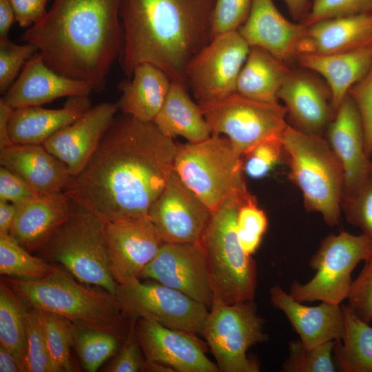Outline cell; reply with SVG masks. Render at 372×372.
<instances>
[{
    "mask_svg": "<svg viewBox=\"0 0 372 372\" xmlns=\"http://www.w3.org/2000/svg\"><path fill=\"white\" fill-rule=\"evenodd\" d=\"M141 279L158 282L211 307L214 292L200 244L164 242Z\"/></svg>",
    "mask_w": 372,
    "mask_h": 372,
    "instance_id": "15",
    "label": "cell"
},
{
    "mask_svg": "<svg viewBox=\"0 0 372 372\" xmlns=\"http://www.w3.org/2000/svg\"><path fill=\"white\" fill-rule=\"evenodd\" d=\"M16 207L10 234L30 252L39 251L73 209L63 192L39 194Z\"/></svg>",
    "mask_w": 372,
    "mask_h": 372,
    "instance_id": "24",
    "label": "cell"
},
{
    "mask_svg": "<svg viewBox=\"0 0 372 372\" xmlns=\"http://www.w3.org/2000/svg\"><path fill=\"white\" fill-rule=\"evenodd\" d=\"M296 60L325 79L335 112L351 88L371 68L372 46L327 54H301Z\"/></svg>",
    "mask_w": 372,
    "mask_h": 372,
    "instance_id": "28",
    "label": "cell"
},
{
    "mask_svg": "<svg viewBox=\"0 0 372 372\" xmlns=\"http://www.w3.org/2000/svg\"><path fill=\"white\" fill-rule=\"evenodd\" d=\"M294 127L320 135L335 115L329 90L305 72H292L278 93Z\"/></svg>",
    "mask_w": 372,
    "mask_h": 372,
    "instance_id": "22",
    "label": "cell"
},
{
    "mask_svg": "<svg viewBox=\"0 0 372 372\" xmlns=\"http://www.w3.org/2000/svg\"><path fill=\"white\" fill-rule=\"evenodd\" d=\"M0 163L39 194L63 192L71 177L68 167L43 145L12 143L0 149Z\"/></svg>",
    "mask_w": 372,
    "mask_h": 372,
    "instance_id": "26",
    "label": "cell"
},
{
    "mask_svg": "<svg viewBox=\"0 0 372 372\" xmlns=\"http://www.w3.org/2000/svg\"><path fill=\"white\" fill-rule=\"evenodd\" d=\"M38 195L19 175L1 165L0 200L18 205Z\"/></svg>",
    "mask_w": 372,
    "mask_h": 372,
    "instance_id": "48",
    "label": "cell"
},
{
    "mask_svg": "<svg viewBox=\"0 0 372 372\" xmlns=\"http://www.w3.org/2000/svg\"><path fill=\"white\" fill-rule=\"evenodd\" d=\"M147 360L134 331V323H130V329L115 357L103 371H145Z\"/></svg>",
    "mask_w": 372,
    "mask_h": 372,
    "instance_id": "46",
    "label": "cell"
},
{
    "mask_svg": "<svg viewBox=\"0 0 372 372\" xmlns=\"http://www.w3.org/2000/svg\"><path fill=\"white\" fill-rule=\"evenodd\" d=\"M28 304L2 279L0 282V345L17 358L26 372L25 313Z\"/></svg>",
    "mask_w": 372,
    "mask_h": 372,
    "instance_id": "33",
    "label": "cell"
},
{
    "mask_svg": "<svg viewBox=\"0 0 372 372\" xmlns=\"http://www.w3.org/2000/svg\"><path fill=\"white\" fill-rule=\"evenodd\" d=\"M327 128V141L343 169V195L349 194L372 175V170L360 115L349 94Z\"/></svg>",
    "mask_w": 372,
    "mask_h": 372,
    "instance_id": "19",
    "label": "cell"
},
{
    "mask_svg": "<svg viewBox=\"0 0 372 372\" xmlns=\"http://www.w3.org/2000/svg\"><path fill=\"white\" fill-rule=\"evenodd\" d=\"M371 170H372V155L371 156Z\"/></svg>",
    "mask_w": 372,
    "mask_h": 372,
    "instance_id": "55",
    "label": "cell"
},
{
    "mask_svg": "<svg viewBox=\"0 0 372 372\" xmlns=\"http://www.w3.org/2000/svg\"><path fill=\"white\" fill-rule=\"evenodd\" d=\"M250 194L232 196L216 209L200 241L214 299L227 304L253 300L256 292V265L242 250L236 232L238 208Z\"/></svg>",
    "mask_w": 372,
    "mask_h": 372,
    "instance_id": "6",
    "label": "cell"
},
{
    "mask_svg": "<svg viewBox=\"0 0 372 372\" xmlns=\"http://www.w3.org/2000/svg\"><path fill=\"white\" fill-rule=\"evenodd\" d=\"M341 208L347 220L372 240V175L354 191L343 195Z\"/></svg>",
    "mask_w": 372,
    "mask_h": 372,
    "instance_id": "40",
    "label": "cell"
},
{
    "mask_svg": "<svg viewBox=\"0 0 372 372\" xmlns=\"http://www.w3.org/2000/svg\"><path fill=\"white\" fill-rule=\"evenodd\" d=\"M211 213L173 171L149 218L164 242L200 244Z\"/></svg>",
    "mask_w": 372,
    "mask_h": 372,
    "instance_id": "14",
    "label": "cell"
},
{
    "mask_svg": "<svg viewBox=\"0 0 372 372\" xmlns=\"http://www.w3.org/2000/svg\"><path fill=\"white\" fill-rule=\"evenodd\" d=\"M371 256L372 240L366 235L344 231L331 234L311 258L315 276L304 284L293 282L289 294L300 302L320 300L341 304L349 296L352 271L360 262Z\"/></svg>",
    "mask_w": 372,
    "mask_h": 372,
    "instance_id": "10",
    "label": "cell"
},
{
    "mask_svg": "<svg viewBox=\"0 0 372 372\" xmlns=\"http://www.w3.org/2000/svg\"><path fill=\"white\" fill-rule=\"evenodd\" d=\"M372 46V12L322 20L306 25L298 55L327 54Z\"/></svg>",
    "mask_w": 372,
    "mask_h": 372,
    "instance_id": "25",
    "label": "cell"
},
{
    "mask_svg": "<svg viewBox=\"0 0 372 372\" xmlns=\"http://www.w3.org/2000/svg\"><path fill=\"white\" fill-rule=\"evenodd\" d=\"M91 107L89 96H76L69 97L59 109H45L41 106L15 108L9 121L10 138L13 143L43 145Z\"/></svg>",
    "mask_w": 372,
    "mask_h": 372,
    "instance_id": "27",
    "label": "cell"
},
{
    "mask_svg": "<svg viewBox=\"0 0 372 372\" xmlns=\"http://www.w3.org/2000/svg\"><path fill=\"white\" fill-rule=\"evenodd\" d=\"M177 145L154 122L122 113L63 192L105 222L149 218L174 171Z\"/></svg>",
    "mask_w": 372,
    "mask_h": 372,
    "instance_id": "1",
    "label": "cell"
},
{
    "mask_svg": "<svg viewBox=\"0 0 372 372\" xmlns=\"http://www.w3.org/2000/svg\"><path fill=\"white\" fill-rule=\"evenodd\" d=\"M290 13L295 19H302L307 17L311 8L309 0H283Z\"/></svg>",
    "mask_w": 372,
    "mask_h": 372,
    "instance_id": "54",
    "label": "cell"
},
{
    "mask_svg": "<svg viewBox=\"0 0 372 372\" xmlns=\"http://www.w3.org/2000/svg\"><path fill=\"white\" fill-rule=\"evenodd\" d=\"M127 331L80 327L74 324L73 347L84 371L95 372L115 355Z\"/></svg>",
    "mask_w": 372,
    "mask_h": 372,
    "instance_id": "34",
    "label": "cell"
},
{
    "mask_svg": "<svg viewBox=\"0 0 372 372\" xmlns=\"http://www.w3.org/2000/svg\"><path fill=\"white\" fill-rule=\"evenodd\" d=\"M172 81L158 67L149 63L138 65L130 78L118 85L121 92L117 102L123 114L153 122L161 110Z\"/></svg>",
    "mask_w": 372,
    "mask_h": 372,
    "instance_id": "29",
    "label": "cell"
},
{
    "mask_svg": "<svg viewBox=\"0 0 372 372\" xmlns=\"http://www.w3.org/2000/svg\"><path fill=\"white\" fill-rule=\"evenodd\" d=\"M284 155L281 138L261 142L244 156L243 170L250 178L258 179L267 176Z\"/></svg>",
    "mask_w": 372,
    "mask_h": 372,
    "instance_id": "43",
    "label": "cell"
},
{
    "mask_svg": "<svg viewBox=\"0 0 372 372\" xmlns=\"http://www.w3.org/2000/svg\"><path fill=\"white\" fill-rule=\"evenodd\" d=\"M344 333L335 340L333 360L342 372H372V327L342 304Z\"/></svg>",
    "mask_w": 372,
    "mask_h": 372,
    "instance_id": "32",
    "label": "cell"
},
{
    "mask_svg": "<svg viewBox=\"0 0 372 372\" xmlns=\"http://www.w3.org/2000/svg\"><path fill=\"white\" fill-rule=\"evenodd\" d=\"M201 335L220 372L260 371L259 364L247 355V351L268 338L253 300L227 304L214 298Z\"/></svg>",
    "mask_w": 372,
    "mask_h": 372,
    "instance_id": "9",
    "label": "cell"
},
{
    "mask_svg": "<svg viewBox=\"0 0 372 372\" xmlns=\"http://www.w3.org/2000/svg\"><path fill=\"white\" fill-rule=\"evenodd\" d=\"M211 134H223L244 156L258 143L281 138L289 124L279 102L251 99L238 92L219 101L198 103Z\"/></svg>",
    "mask_w": 372,
    "mask_h": 372,
    "instance_id": "11",
    "label": "cell"
},
{
    "mask_svg": "<svg viewBox=\"0 0 372 372\" xmlns=\"http://www.w3.org/2000/svg\"><path fill=\"white\" fill-rule=\"evenodd\" d=\"M346 306L362 321L370 324L372 321V256L358 276L352 281Z\"/></svg>",
    "mask_w": 372,
    "mask_h": 372,
    "instance_id": "45",
    "label": "cell"
},
{
    "mask_svg": "<svg viewBox=\"0 0 372 372\" xmlns=\"http://www.w3.org/2000/svg\"><path fill=\"white\" fill-rule=\"evenodd\" d=\"M291 70L287 63L267 50L250 47L239 74L236 92L247 98L278 102V93Z\"/></svg>",
    "mask_w": 372,
    "mask_h": 372,
    "instance_id": "31",
    "label": "cell"
},
{
    "mask_svg": "<svg viewBox=\"0 0 372 372\" xmlns=\"http://www.w3.org/2000/svg\"><path fill=\"white\" fill-rule=\"evenodd\" d=\"M306 25L285 19L272 0H251L249 14L238 32L250 47H258L285 63L296 60Z\"/></svg>",
    "mask_w": 372,
    "mask_h": 372,
    "instance_id": "21",
    "label": "cell"
},
{
    "mask_svg": "<svg viewBox=\"0 0 372 372\" xmlns=\"http://www.w3.org/2000/svg\"><path fill=\"white\" fill-rule=\"evenodd\" d=\"M32 44H17L9 38L0 39V92L5 94L28 61L37 52Z\"/></svg>",
    "mask_w": 372,
    "mask_h": 372,
    "instance_id": "41",
    "label": "cell"
},
{
    "mask_svg": "<svg viewBox=\"0 0 372 372\" xmlns=\"http://www.w3.org/2000/svg\"><path fill=\"white\" fill-rule=\"evenodd\" d=\"M268 226L264 211L250 194L240 205L236 218V232L240 245L249 256L256 252Z\"/></svg>",
    "mask_w": 372,
    "mask_h": 372,
    "instance_id": "39",
    "label": "cell"
},
{
    "mask_svg": "<svg viewBox=\"0 0 372 372\" xmlns=\"http://www.w3.org/2000/svg\"><path fill=\"white\" fill-rule=\"evenodd\" d=\"M215 0H121L123 40L118 57L130 78L143 63L185 85L191 59L212 39Z\"/></svg>",
    "mask_w": 372,
    "mask_h": 372,
    "instance_id": "3",
    "label": "cell"
},
{
    "mask_svg": "<svg viewBox=\"0 0 372 372\" xmlns=\"http://www.w3.org/2000/svg\"><path fill=\"white\" fill-rule=\"evenodd\" d=\"M49 0H10L16 16V21L21 28L30 27L46 13Z\"/></svg>",
    "mask_w": 372,
    "mask_h": 372,
    "instance_id": "49",
    "label": "cell"
},
{
    "mask_svg": "<svg viewBox=\"0 0 372 372\" xmlns=\"http://www.w3.org/2000/svg\"><path fill=\"white\" fill-rule=\"evenodd\" d=\"M349 95L358 111L368 156L372 155V67L349 90Z\"/></svg>",
    "mask_w": 372,
    "mask_h": 372,
    "instance_id": "47",
    "label": "cell"
},
{
    "mask_svg": "<svg viewBox=\"0 0 372 372\" xmlns=\"http://www.w3.org/2000/svg\"><path fill=\"white\" fill-rule=\"evenodd\" d=\"M134 331L147 362L166 365L175 372H220L194 333L145 318L136 321Z\"/></svg>",
    "mask_w": 372,
    "mask_h": 372,
    "instance_id": "17",
    "label": "cell"
},
{
    "mask_svg": "<svg viewBox=\"0 0 372 372\" xmlns=\"http://www.w3.org/2000/svg\"><path fill=\"white\" fill-rule=\"evenodd\" d=\"M121 2L54 0L21 39L35 45L51 69L101 92L123 45Z\"/></svg>",
    "mask_w": 372,
    "mask_h": 372,
    "instance_id": "2",
    "label": "cell"
},
{
    "mask_svg": "<svg viewBox=\"0 0 372 372\" xmlns=\"http://www.w3.org/2000/svg\"><path fill=\"white\" fill-rule=\"evenodd\" d=\"M92 91L88 83L51 69L39 51L25 64L18 79L1 99L15 109L41 106L64 96H90Z\"/></svg>",
    "mask_w": 372,
    "mask_h": 372,
    "instance_id": "20",
    "label": "cell"
},
{
    "mask_svg": "<svg viewBox=\"0 0 372 372\" xmlns=\"http://www.w3.org/2000/svg\"><path fill=\"white\" fill-rule=\"evenodd\" d=\"M1 279L30 306L63 316L76 326L121 331L130 329V322L114 294L85 287L56 265L51 273L42 278L3 276Z\"/></svg>",
    "mask_w": 372,
    "mask_h": 372,
    "instance_id": "4",
    "label": "cell"
},
{
    "mask_svg": "<svg viewBox=\"0 0 372 372\" xmlns=\"http://www.w3.org/2000/svg\"><path fill=\"white\" fill-rule=\"evenodd\" d=\"M281 141L289 178L301 192L307 209L320 214L328 225H336L343 196L344 172L327 141L291 125Z\"/></svg>",
    "mask_w": 372,
    "mask_h": 372,
    "instance_id": "5",
    "label": "cell"
},
{
    "mask_svg": "<svg viewBox=\"0 0 372 372\" xmlns=\"http://www.w3.org/2000/svg\"><path fill=\"white\" fill-rule=\"evenodd\" d=\"M56 265L32 255L10 234L0 233V274L1 276L38 279L51 273Z\"/></svg>",
    "mask_w": 372,
    "mask_h": 372,
    "instance_id": "35",
    "label": "cell"
},
{
    "mask_svg": "<svg viewBox=\"0 0 372 372\" xmlns=\"http://www.w3.org/2000/svg\"><path fill=\"white\" fill-rule=\"evenodd\" d=\"M39 251L80 282L115 295L118 284L109 267L105 221L96 215L73 205L69 218Z\"/></svg>",
    "mask_w": 372,
    "mask_h": 372,
    "instance_id": "8",
    "label": "cell"
},
{
    "mask_svg": "<svg viewBox=\"0 0 372 372\" xmlns=\"http://www.w3.org/2000/svg\"><path fill=\"white\" fill-rule=\"evenodd\" d=\"M251 0H215L211 33L212 38L237 31L246 20Z\"/></svg>",
    "mask_w": 372,
    "mask_h": 372,
    "instance_id": "44",
    "label": "cell"
},
{
    "mask_svg": "<svg viewBox=\"0 0 372 372\" xmlns=\"http://www.w3.org/2000/svg\"><path fill=\"white\" fill-rule=\"evenodd\" d=\"M335 340L313 347H306L300 340L289 342V356L282 364L285 372H334L333 360Z\"/></svg>",
    "mask_w": 372,
    "mask_h": 372,
    "instance_id": "37",
    "label": "cell"
},
{
    "mask_svg": "<svg viewBox=\"0 0 372 372\" xmlns=\"http://www.w3.org/2000/svg\"><path fill=\"white\" fill-rule=\"evenodd\" d=\"M41 311L54 372L75 371L71 356L74 324L59 315Z\"/></svg>",
    "mask_w": 372,
    "mask_h": 372,
    "instance_id": "36",
    "label": "cell"
},
{
    "mask_svg": "<svg viewBox=\"0 0 372 372\" xmlns=\"http://www.w3.org/2000/svg\"><path fill=\"white\" fill-rule=\"evenodd\" d=\"M116 298L130 323L140 318L171 329L202 334L207 307L158 282L133 279L117 286Z\"/></svg>",
    "mask_w": 372,
    "mask_h": 372,
    "instance_id": "12",
    "label": "cell"
},
{
    "mask_svg": "<svg viewBox=\"0 0 372 372\" xmlns=\"http://www.w3.org/2000/svg\"><path fill=\"white\" fill-rule=\"evenodd\" d=\"M242 157L227 137L211 134L178 144L174 171L213 212L229 197L247 191Z\"/></svg>",
    "mask_w": 372,
    "mask_h": 372,
    "instance_id": "7",
    "label": "cell"
},
{
    "mask_svg": "<svg viewBox=\"0 0 372 372\" xmlns=\"http://www.w3.org/2000/svg\"><path fill=\"white\" fill-rule=\"evenodd\" d=\"M16 16L10 0H0V39L8 38V33Z\"/></svg>",
    "mask_w": 372,
    "mask_h": 372,
    "instance_id": "50",
    "label": "cell"
},
{
    "mask_svg": "<svg viewBox=\"0 0 372 372\" xmlns=\"http://www.w3.org/2000/svg\"><path fill=\"white\" fill-rule=\"evenodd\" d=\"M29 305V304H28ZM26 372H54L40 309L28 306L25 313Z\"/></svg>",
    "mask_w": 372,
    "mask_h": 372,
    "instance_id": "38",
    "label": "cell"
},
{
    "mask_svg": "<svg viewBox=\"0 0 372 372\" xmlns=\"http://www.w3.org/2000/svg\"><path fill=\"white\" fill-rule=\"evenodd\" d=\"M0 372H25L15 356L0 345Z\"/></svg>",
    "mask_w": 372,
    "mask_h": 372,
    "instance_id": "53",
    "label": "cell"
},
{
    "mask_svg": "<svg viewBox=\"0 0 372 372\" xmlns=\"http://www.w3.org/2000/svg\"><path fill=\"white\" fill-rule=\"evenodd\" d=\"M16 212L14 204L0 200V233L10 234Z\"/></svg>",
    "mask_w": 372,
    "mask_h": 372,
    "instance_id": "52",
    "label": "cell"
},
{
    "mask_svg": "<svg viewBox=\"0 0 372 372\" xmlns=\"http://www.w3.org/2000/svg\"><path fill=\"white\" fill-rule=\"evenodd\" d=\"M372 12V0H313L307 17L305 25L340 17Z\"/></svg>",
    "mask_w": 372,
    "mask_h": 372,
    "instance_id": "42",
    "label": "cell"
},
{
    "mask_svg": "<svg viewBox=\"0 0 372 372\" xmlns=\"http://www.w3.org/2000/svg\"><path fill=\"white\" fill-rule=\"evenodd\" d=\"M250 46L237 31L216 36L189 62L185 81L198 103L221 100L236 92Z\"/></svg>",
    "mask_w": 372,
    "mask_h": 372,
    "instance_id": "13",
    "label": "cell"
},
{
    "mask_svg": "<svg viewBox=\"0 0 372 372\" xmlns=\"http://www.w3.org/2000/svg\"><path fill=\"white\" fill-rule=\"evenodd\" d=\"M14 109L0 99V149L12 145L8 132V125L11 114Z\"/></svg>",
    "mask_w": 372,
    "mask_h": 372,
    "instance_id": "51",
    "label": "cell"
},
{
    "mask_svg": "<svg viewBox=\"0 0 372 372\" xmlns=\"http://www.w3.org/2000/svg\"><path fill=\"white\" fill-rule=\"evenodd\" d=\"M187 87L172 81L166 99L153 121L165 136L174 138L181 136L188 143L203 141L211 135L198 103L187 93Z\"/></svg>",
    "mask_w": 372,
    "mask_h": 372,
    "instance_id": "30",
    "label": "cell"
},
{
    "mask_svg": "<svg viewBox=\"0 0 372 372\" xmlns=\"http://www.w3.org/2000/svg\"><path fill=\"white\" fill-rule=\"evenodd\" d=\"M269 294L273 306L285 314L306 347H313L342 338L344 322L341 304L322 302L316 307L306 306L278 285L273 286Z\"/></svg>",
    "mask_w": 372,
    "mask_h": 372,
    "instance_id": "23",
    "label": "cell"
},
{
    "mask_svg": "<svg viewBox=\"0 0 372 372\" xmlns=\"http://www.w3.org/2000/svg\"><path fill=\"white\" fill-rule=\"evenodd\" d=\"M118 110L117 103L105 102L91 107L43 145L68 167L71 176H74L92 156Z\"/></svg>",
    "mask_w": 372,
    "mask_h": 372,
    "instance_id": "18",
    "label": "cell"
},
{
    "mask_svg": "<svg viewBox=\"0 0 372 372\" xmlns=\"http://www.w3.org/2000/svg\"><path fill=\"white\" fill-rule=\"evenodd\" d=\"M109 267L118 285L141 279L163 240L149 218L105 221Z\"/></svg>",
    "mask_w": 372,
    "mask_h": 372,
    "instance_id": "16",
    "label": "cell"
}]
</instances>
